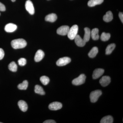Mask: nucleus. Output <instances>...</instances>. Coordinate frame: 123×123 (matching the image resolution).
<instances>
[{
	"mask_svg": "<svg viewBox=\"0 0 123 123\" xmlns=\"http://www.w3.org/2000/svg\"><path fill=\"white\" fill-rule=\"evenodd\" d=\"M8 68L10 71L15 72L17 70V65L14 62H12L9 65Z\"/></svg>",
	"mask_w": 123,
	"mask_h": 123,
	"instance_id": "nucleus-25",
	"label": "nucleus"
},
{
	"mask_svg": "<svg viewBox=\"0 0 123 123\" xmlns=\"http://www.w3.org/2000/svg\"><path fill=\"white\" fill-rule=\"evenodd\" d=\"M115 47L116 45L114 43H111L108 45L106 48V55H109L111 54L112 53V51L114 50Z\"/></svg>",
	"mask_w": 123,
	"mask_h": 123,
	"instance_id": "nucleus-23",
	"label": "nucleus"
},
{
	"mask_svg": "<svg viewBox=\"0 0 123 123\" xmlns=\"http://www.w3.org/2000/svg\"><path fill=\"white\" fill-rule=\"evenodd\" d=\"M28 86V82L27 80H25L22 83L19 84L18 86V88L21 90H25Z\"/></svg>",
	"mask_w": 123,
	"mask_h": 123,
	"instance_id": "nucleus-24",
	"label": "nucleus"
},
{
	"mask_svg": "<svg viewBox=\"0 0 123 123\" xmlns=\"http://www.w3.org/2000/svg\"><path fill=\"white\" fill-rule=\"evenodd\" d=\"M78 31V27L77 25H74L69 29L68 36L70 40L74 39L77 35Z\"/></svg>",
	"mask_w": 123,
	"mask_h": 123,
	"instance_id": "nucleus-2",
	"label": "nucleus"
},
{
	"mask_svg": "<svg viewBox=\"0 0 123 123\" xmlns=\"http://www.w3.org/2000/svg\"></svg>",
	"mask_w": 123,
	"mask_h": 123,
	"instance_id": "nucleus-35",
	"label": "nucleus"
},
{
	"mask_svg": "<svg viewBox=\"0 0 123 123\" xmlns=\"http://www.w3.org/2000/svg\"><path fill=\"white\" fill-rule=\"evenodd\" d=\"M18 105L20 110L23 112H25L28 109V106L25 102L23 100H20L18 103Z\"/></svg>",
	"mask_w": 123,
	"mask_h": 123,
	"instance_id": "nucleus-15",
	"label": "nucleus"
},
{
	"mask_svg": "<svg viewBox=\"0 0 123 123\" xmlns=\"http://www.w3.org/2000/svg\"><path fill=\"white\" fill-rule=\"evenodd\" d=\"M99 30L97 28H94L91 31V35L92 39L94 40H97L99 38V35H98Z\"/></svg>",
	"mask_w": 123,
	"mask_h": 123,
	"instance_id": "nucleus-16",
	"label": "nucleus"
},
{
	"mask_svg": "<svg viewBox=\"0 0 123 123\" xmlns=\"http://www.w3.org/2000/svg\"><path fill=\"white\" fill-rule=\"evenodd\" d=\"M110 37H111V35L110 33H106L105 32H103L102 33L101 36V40L104 42H106L109 40Z\"/></svg>",
	"mask_w": 123,
	"mask_h": 123,
	"instance_id": "nucleus-26",
	"label": "nucleus"
},
{
	"mask_svg": "<svg viewBox=\"0 0 123 123\" xmlns=\"http://www.w3.org/2000/svg\"><path fill=\"white\" fill-rule=\"evenodd\" d=\"M69 29L70 28H69V26H62L57 29V34L60 35H66L68 34Z\"/></svg>",
	"mask_w": 123,
	"mask_h": 123,
	"instance_id": "nucleus-7",
	"label": "nucleus"
},
{
	"mask_svg": "<svg viewBox=\"0 0 123 123\" xmlns=\"http://www.w3.org/2000/svg\"><path fill=\"white\" fill-rule=\"evenodd\" d=\"M40 80L43 85L45 86L47 85L50 81V79L48 77L45 76H42L40 78Z\"/></svg>",
	"mask_w": 123,
	"mask_h": 123,
	"instance_id": "nucleus-27",
	"label": "nucleus"
},
{
	"mask_svg": "<svg viewBox=\"0 0 123 123\" xmlns=\"http://www.w3.org/2000/svg\"><path fill=\"white\" fill-rule=\"evenodd\" d=\"M5 53L4 50L0 48V60H2L4 56Z\"/></svg>",
	"mask_w": 123,
	"mask_h": 123,
	"instance_id": "nucleus-29",
	"label": "nucleus"
},
{
	"mask_svg": "<svg viewBox=\"0 0 123 123\" xmlns=\"http://www.w3.org/2000/svg\"><path fill=\"white\" fill-rule=\"evenodd\" d=\"M62 107V104L59 102H53L49 104V108L52 111H57L60 110Z\"/></svg>",
	"mask_w": 123,
	"mask_h": 123,
	"instance_id": "nucleus-8",
	"label": "nucleus"
},
{
	"mask_svg": "<svg viewBox=\"0 0 123 123\" xmlns=\"http://www.w3.org/2000/svg\"><path fill=\"white\" fill-rule=\"evenodd\" d=\"M113 18V14L112 12L111 11H108L107 12L105 15L104 16L103 19L105 22H108L112 21Z\"/></svg>",
	"mask_w": 123,
	"mask_h": 123,
	"instance_id": "nucleus-17",
	"label": "nucleus"
},
{
	"mask_svg": "<svg viewBox=\"0 0 123 123\" xmlns=\"http://www.w3.org/2000/svg\"><path fill=\"white\" fill-rule=\"evenodd\" d=\"M103 1L104 0H90L88 1V5L89 7H94L97 5L101 4Z\"/></svg>",
	"mask_w": 123,
	"mask_h": 123,
	"instance_id": "nucleus-19",
	"label": "nucleus"
},
{
	"mask_svg": "<svg viewBox=\"0 0 123 123\" xmlns=\"http://www.w3.org/2000/svg\"><path fill=\"white\" fill-rule=\"evenodd\" d=\"M74 39H75V43L77 46L79 47H84L86 44V42L85 40L84 39H82L78 35H77Z\"/></svg>",
	"mask_w": 123,
	"mask_h": 123,
	"instance_id": "nucleus-13",
	"label": "nucleus"
},
{
	"mask_svg": "<svg viewBox=\"0 0 123 123\" xmlns=\"http://www.w3.org/2000/svg\"><path fill=\"white\" fill-rule=\"evenodd\" d=\"M25 7L27 11L31 15L35 13V9L33 3L30 0H27L25 2Z\"/></svg>",
	"mask_w": 123,
	"mask_h": 123,
	"instance_id": "nucleus-6",
	"label": "nucleus"
},
{
	"mask_svg": "<svg viewBox=\"0 0 123 123\" xmlns=\"http://www.w3.org/2000/svg\"><path fill=\"white\" fill-rule=\"evenodd\" d=\"M71 59L69 57H64L60 58L56 62V65L58 66H65L70 63Z\"/></svg>",
	"mask_w": 123,
	"mask_h": 123,
	"instance_id": "nucleus-5",
	"label": "nucleus"
},
{
	"mask_svg": "<svg viewBox=\"0 0 123 123\" xmlns=\"http://www.w3.org/2000/svg\"><path fill=\"white\" fill-rule=\"evenodd\" d=\"M16 0H11V1H12V2H14V1H15Z\"/></svg>",
	"mask_w": 123,
	"mask_h": 123,
	"instance_id": "nucleus-33",
	"label": "nucleus"
},
{
	"mask_svg": "<svg viewBox=\"0 0 123 123\" xmlns=\"http://www.w3.org/2000/svg\"><path fill=\"white\" fill-rule=\"evenodd\" d=\"M98 52V49L97 47H95L91 49L88 53V55L90 58H93L95 57Z\"/></svg>",
	"mask_w": 123,
	"mask_h": 123,
	"instance_id": "nucleus-20",
	"label": "nucleus"
},
{
	"mask_svg": "<svg viewBox=\"0 0 123 123\" xmlns=\"http://www.w3.org/2000/svg\"><path fill=\"white\" fill-rule=\"evenodd\" d=\"M6 10V7L4 5L0 2V11H4Z\"/></svg>",
	"mask_w": 123,
	"mask_h": 123,
	"instance_id": "nucleus-30",
	"label": "nucleus"
},
{
	"mask_svg": "<svg viewBox=\"0 0 123 123\" xmlns=\"http://www.w3.org/2000/svg\"><path fill=\"white\" fill-rule=\"evenodd\" d=\"M104 70L103 69L98 68L95 69L93 72L92 77L93 79H97L99 78L103 75Z\"/></svg>",
	"mask_w": 123,
	"mask_h": 123,
	"instance_id": "nucleus-11",
	"label": "nucleus"
},
{
	"mask_svg": "<svg viewBox=\"0 0 123 123\" xmlns=\"http://www.w3.org/2000/svg\"><path fill=\"white\" fill-rule=\"evenodd\" d=\"M111 82V78L108 76H104L99 80V83L103 87H105L110 84Z\"/></svg>",
	"mask_w": 123,
	"mask_h": 123,
	"instance_id": "nucleus-9",
	"label": "nucleus"
},
{
	"mask_svg": "<svg viewBox=\"0 0 123 123\" xmlns=\"http://www.w3.org/2000/svg\"><path fill=\"white\" fill-rule=\"evenodd\" d=\"M85 31V35H84V40L85 42H88L91 36V31L90 29L88 27H85L84 29Z\"/></svg>",
	"mask_w": 123,
	"mask_h": 123,
	"instance_id": "nucleus-18",
	"label": "nucleus"
},
{
	"mask_svg": "<svg viewBox=\"0 0 123 123\" xmlns=\"http://www.w3.org/2000/svg\"><path fill=\"white\" fill-rule=\"evenodd\" d=\"M102 94V91L98 90L92 91L91 93L90 96L91 102L92 103H95L97 102Z\"/></svg>",
	"mask_w": 123,
	"mask_h": 123,
	"instance_id": "nucleus-3",
	"label": "nucleus"
},
{
	"mask_svg": "<svg viewBox=\"0 0 123 123\" xmlns=\"http://www.w3.org/2000/svg\"><path fill=\"white\" fill-rule=\"evenodd\" d=\"M43 123H56V122L52 120H48L43 122Z\"/></svg>",
	"mask_w": 123,
	"mask_h": 123,
	"instance_id": "nucleus-31",
	"label": "nucleus"
},
{
	"mask_svg": "<svg viewBox=\"0 0 123 123\" xmlns=\"http://www.w3.org/2000/svg\"><path fill=\"white\" fill-rule=\"evenodd\" d=\"M86 76L84 74H82L78 77L74 79L72 84L75 86H79L84 84L85 82Z\"/></svg>",
	"mask_w": 123,
	"mask_h": 123,
	"instance_id": "nucleus-4",
	"label": "nucleus"
},
{
	"mask_svg": "<svg viewBox=\"0 0 123 123\" xmlns=\"http://www.w3.org/2000/svg\"></svg>",
	"mask_w": 123,
	"mask_h": 123,
	"instance_id": "nucleus-36",
	"label": "nucleus"
},
{
	"mask_svg": "<svg viewBox=\"0 0 123 123\" xmlns=\"http://www.w3.org/2000/svg\"><path fill=\"white\" fill-rule=\"evenodd\" d=\"M44 56V52L42 50H38L36 53L34 57L35 61L36 62H39L41 61L43 59Z\"/></svg>",
	"mask_w": 123,
	"mask_h": 123,
	"instance_id": "nucleus-12",
	"label": "nucleus"
},
{
	"mask_svg": "<svg viewBox=\"0 0 123 123\" xmlns=\"http://www.w3.org/2000/svg\"><path fill=\"white\" fill-rule=\"evenodd\" d=\"M17 26L13 23H9L5 26V30L8 33H11L17 30Z\"/></svg>",
	"mask_w": 123,
	"mask_h": 123,
	"instance_id": "nucleus-10",
	"label": "nucleus"
},
{
	"mask_svg": "<svg viewBox=\"0 0 123 123\" xmlns=\"http://www.w3.org/2000/svg\"><path fill=\"white\" fill-rule=\"evenodd\" d=\"M57 19V15L55 13H51L48 14L45 18V20L46 21L51 22H55Z\"/></svg>",
	"mask_w": 123,
	"mask_h": 123,
	"instance_id": "nucleus-14",
	"label": "nucleus"
},
{
	"mask_svg": "<svg viewBox=\"0 0 123 123\" xmlns=\"http://www.w3.org/2000/svg\"><path fill=\"white\" fill-rule=\"evenodd\" d=\"M119 17L120 18V20H121V21L122 22H123V12H120L119 14Z\"/></svg>",
	"mask_w": 123,
	"mask_h": 123,
	"instance_id": "nucleus-32",
	"label": "nucleus"
},
{
	"mask_svg": "<svg viewBox=\"0 0 123 123\" xmlns=\"http://www.w3.org/2000/svg\"><path fill=\"white\" fill-rule=\"evenodd\" d=\"M34 91L36 93L41 95H44L45 94V92H44L43 88L41 86L38 85H36L35 86V87Z\"/></svg>",
	"mask_w": 123,
	"mask_h": 123,
	"instance_id": "nucleus-22",
	"label": "nucleus"
},
{
	"mask_svg": "<svg viewBox=\"0 0 123 123\" xmlns=\"http://www.w3.org/2000/svg\"><path fill=\"white\" fill-rule=\"evenodd\" d=\"M113 123V118L111 116L104 117L101 120V123Z\"/></svg>",
	"mask_w": 123,
	"mask_h": 123,
	"instance_id": "nucleus-21",
	"label": "nucleus"
},
{
	"mask_svg": "<svg viewBox=\"0 0 123 123\" xmlns=\"http://www.w3.org/2000/svg\"><path fill=\"white\" fill-rule=\"evenodd\" d=\"M1 123V122H0V123Z\"/></svg>",
	"mask_w": 123,
	"mask_h": 123,
	"instance_id": "nucleus-34",
	"label": "nucleus"
},
{
	"mask_svg": "<svg viewBox=\"0 0 123 123\" xmlns=\"http://www.w3.org/2000/svg\"><path fill=\"white\" fill-rule=\"evenodd\" d=\"M18 65L20 66H25L26 63V60L25 58H20L18 61Z\"/></svg>",
	"mask_w": 123,
	"mask_h": 123,
	"instance_id": "nucleus-28",
	"label": "nucleus"
},
{
	"mask_svg": "<svg viewBox=\"0 0 123 123\" xmlns=\"http://www.w3.org/2000/svg\"><path fill=\"white\" fill-rule=\"evenodd\" d=\"M12 47L14 49H18L25 48L27 45L26 41L23 39L13 40L11 42Z\"/></svg>",
	"mask_w": 123,
	"mask_h": 123,
	"instance_id": "nucleus-1",
	"label": "nucleus"
}]
</instances>
